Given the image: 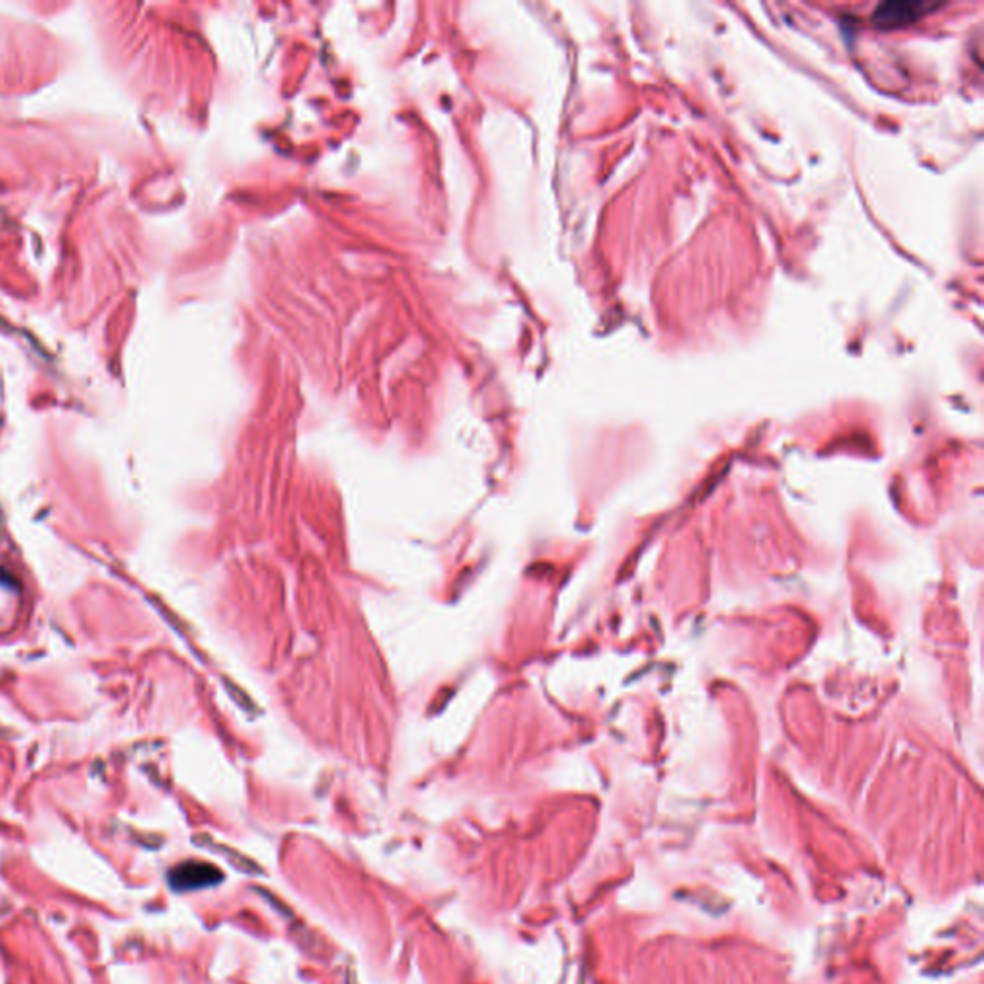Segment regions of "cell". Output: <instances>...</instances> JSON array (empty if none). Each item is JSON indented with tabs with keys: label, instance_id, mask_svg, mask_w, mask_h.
Wrapping results in <instances>:
<instances>
[{
	"label": "cell",
	"instance_id": "1",
	"mask_svg": "<svg viewBox=\"0 0 984 984\" xmlns=\"http://www.w3.org/2000/svg\"><path fill=\"white\" fill-rule=\"evenodd\" d=\"M938 8L936 2H921V0H892L879 4L873 14L871 22L879 29H900L908 25L919 22L925 14L933 12Z\"/></svg>",
	"mask_w": 984,
	"mask_h": 984
},
{
	"label": "cell",
	"instance_id": "2",
	"mask_svg": "<svg viewBox=\"0 0 984 984\" xmlns=\"http://www.w3.org/2000/svg\"><path fill=\"white\" fill-rule=\"evenodd\" d=\"M222 881V873L208 863L189 861L172 871V885L177 890H198L206 886L216 885Z\"/></svg>",
	"mask_w": 984,
	"mask_h": 984
}]
</instances>
